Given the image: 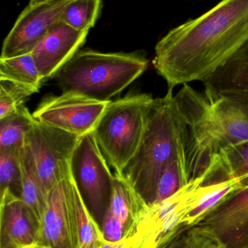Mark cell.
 Returning a JSON list of instances; mask_svg holds the SVG:
<instances>
[{"label": "cell", "instance_id": "13", "mask_svg": "<svg viewBox=\"0 0 248 248\" xmlns=\"http://www.w3.org/2000/svg\"><path fill=\"white\" fill-rule=\"evenodd\" d=\"M88 33L62 21L57 22L49 29L32 52L43 81L55 77L80 50Z\"/></svg>", "mask_w": 248, "mask_h": 248}, {"label": "cell", "instance_id": "2", "mask_svg": "<svg viewBox=\"0 0 248 248\" xmlns=\"http://www.w3.org/2000/svg\"><path fill=\"white\" fill-rule=\"evenodd\" d=\"M186 124L189 180L202 178L223 149L248 140V104L211 89L182 85L175 95Z\"/></svg>", "mask_w": 248, "mask_h": 248}, {"label": "cell", "instance_id": "7", "mask_svg": "<svg viewBox=\"0 0 248 248\" xmlns=\"http://www.w3.org/2000/svg\"><path fill=\"white\" fill-rule=\"evenodd\" d=\"M109 166L93 132L80 137L70 161L71 178L100 227L113 194Z\"/></svg>", "mask_w": 248, "mask_h": 248}, {"label": "cell", "instance_id": "12", "mask_svg": "<svg viewBox=\"0 0 248 248\" xmlns=\"http://www.w3.org/2000/svg\"><path fill=\"white\" fill-rule=\"evenodd\" d=\"M36 245L45 248H77L68 179L60 182L50 192Z\"/></svg>", "mask_w": 248, "mask_h": 248}, {"label": "cell", "instance_id": "22", "mask_svg": "<svg viewBox=\"0 0 248 248\" xmlns=\"http://www.w3.org/2000/svg\"><path fill=\"white\" fill-rule=\"evenodd\" d=\"M35 122L33 114L24 105L0 119V150L21 147Z\"/></svg>", "mask_w": 248, "mask_h": 248}, {"label": "cell", "instance_id": "25", "mask_svg": "<svg viewBox=\"0 0 248 248\" xmlns=\"http://www.w3.org/2000/svg\"><path fill=\"white\" fill-rule=\"evenodd\" d=\"M21 147L0 150V196L10 190L20 198L22 194V174L20 163Z\"/></svg>", "mask_w": 248, "mask_h": 248}, {"label": "cell", "instance_id": "28", "mask_svg": "<svg viewBox=\"0 0 248 248\" xmlns=\"http://www.w3.org/2000/svg\"><path fill=\"white\" fill-rule=\"evenodd\" d=\"M187 246L188 236L186 231L162 248H187Z\"/></svg>", "mask_w": 248, "mask_h": 248}, {"label": "cell", "instance_id": "9", "mask_svg": "<svg viewBox=\"0 0 248 248\" xmlns=\"http://www.w3.org/2000/svg\"><path fill=\"white\" fill-rule=\"evenodd\" d=\"M110 102L66 93L45 99L32 114L41 123L82 137L94 131Z\"/></svg>", "mask_w": 248, "mask_h": 248}, {"label": "cell", "instance_id": "5", "mask_svg": "<svg viewBox=\"0 0 248 248\" xmlns=\"http://www.w3.org/2000/svg\"><path fill=\"white\" fill-rule=\"evenodd\" d=\"M151 94L135 93L110 102L93 134L108 164L122 175L141 144Z\"/></svg>", "mask_w": 248, "mask_h": 248}, {"label": "cell", "instance_id": "18", "mask_svg": "<svg viewBox=\"0 0 248 248\" xmlns=\"http://www.w3.org/2000/svg\"><path fill=\"white\" fill-rule=\"evenodd\" d=\"M68 190L74 216L77 248H99L105 242L101 229L86 206L71 177L68 179Z\"/></svg>", "mask_w": 248, "mask_h": 248}, {"label": "cell", "instance_id": "10", "mask_svg": "<svg viewBox=\"0 0 248 248\" xmlns=\"http://www.w3.org/2000/svg\"><path fill=\"white\" fill-rule=\"evenodd\" d=\"M71 0H45L29 4L21 12L3 42L1 58L32 53L49 29L60 21Z\"/></svg>", "mask_w": 248, "mask_h": 248}, {"label": "cell", "instance_id": "26", "mask_svg": "<svg viewBox=\"0 0 248 248\" xmlns=\"http://www.w3.org/2000/svg\"><path fill=\"white\" fill-rule=\"evenodd\" d=\"M37 92L23 84L0 80V119L23 106L26 100Z\"/></svg>", "mask_w": 248, "mask_h": 248}, {"label": "cell", "instance_id": "29", "mask_svg": "<svg viewBox=\"0 0 248 248\" xmlns=\"http://www.w3.org/2000/svg\"><path fill=\"white\" fill-rule=\"evenodd\" d=\"M130 246H131V243H130V239H128V240L117 242V243L104 242L99 248H130Z\"/></svg>", "mask_w": 248, "mask_h": 248}, {"label": "cell", "instance_id": "15", "mask_svg": "<svg viewBox=\"0 0 248 248\" xmlns=\"http://www.w3.org/2000/svg\"><path fill=\"white\" fill-rule=\"evenodd\" d=\"M0 198V248L36 245L39 223L32 210L10 190Z\"/></svg>", "mask_w": 248, "mask_h": 248}, {"label": "cell", "instance_id": "4", "mask_svg": "<svg viewBox=\"0 0 248 248\" xmlns=\"http://www.w3.org/2000/svg\"><path fill=\"white\" fill-rule=\"evenodd\" d=\"M141 51L102 52L80 49L55 75L63 93H74L98 101L109 102L147 69Z\"/></svg>", "mask_w": 248, "mask_h": 248}, {"label": "cell", "instance_id": "3", "mask_svg": "<svg viewBox=\"0 0 248 248\" xmlns=\"http://www.w3.org/2000/svg\"><path fill=\"white\" fill-rule=\"evenodd\" d=\"M173 89L168 87L164 97L151 102L141 144L121 175L147 205L155 202L165 166L179 144L186 141V124Z\"/></svg>", "mask_w": 248, "mask_h": 248}, {"label": "cell", "instance_id": "11", "mask_svg": "<svg viewBox=\"0 0 248 248\" xmlns=\"http://www.w3.org/2000/svg\"><path fill=\"white\" fill-rule=\"evenodd\" d=\"M197 226L224 248H248V186L230 194Z\"/></svg>", "mask_w": 248, "mask_h": 248}, {"label": "cell", "instance_id": "31", "mask_svg": "<svg viewBox=\"0 0 248 248\" xmlns=\"http://www.w3.org/2000/svg\"><path fill=\"white\" fill-rule=\"evenodd\" d=\"M24 248H45L42 247V246H38V245H34V246H29V247H26Z\"/></svg>", "mask_w": 248, "mask_h": 248}, {"label": "cell", "instance_id": "23", "mask_svg": "<svg viewBox=\"0 0 248 248\" xmlns=\"http://www.w3.org/2000/svg\"><path fill=\"white\" fill-rule=\"evenodd\" d=\"M101 9L102 0H71L60 21L77 30L89 31L96 25Z\"/></svg>", "mask_w": 248, "mask_h": 248}, {"label": "cell", "instance_id": "1", "mask_svg": "<svg viewBox=\"0 0 248 248\" xmlns=\"http://www.w3.org/2000/svg\"><path fill=\"white\" fill-rule=\"evenodd\" d=\"M248 45V0H221L169 31L152 63L168 87L205 81Z\"/></svg>", "mask_w": 248, "mask_h": 248}, {"label": "cell", "instance_id": "30", "mask_svg": "<svg viewBox=\"0 0 248 248\" xmlns=\"http://www.w3.org/2000/svg\"><path fill=\"white\" fill-rule=\"evenodd\" d=\"M45 1V0H30L29 4H36V3L42 2V1Z\"/></svg>", "mask_w": 248, "mask_h": 248}, {"label": "cell", "instance_id": "14", "mask_svg": "<svg viewBox=\"0 0 248 248\" xmlns=\"http://www.w3.org/2000/svg\"><path fill=\"white\" fill-rule=\"evenodd\" d=\"M144 205L131 185L115 173L112 199L100 226L104 241L117 243L131 238Z\"/></svg>", "mask_w": 248, "mask_h": 248}, {"label": "cell", "instance_id": "24", "mask_svg": "<svg viewBox=\"0 0 248 248\" xmlns=\"http://www.w3.org/2000/svg\"><path fill=\"white\" fill-rule=\"evenodd\" d=\"M240 189H242V186L237 180L211 186L198 205L186 216L184 221L186 227L191 229L198 225L210 211L221 203L230 194Z\"/></svg>", "mask_w": 248, "mask_h": 248}, {"label": "cell", "instance_id": "20", "mask_svg": "<svg viewBox=\"0 0 248 248\" xmlns=\"http://www.w3.org/2000/svg\"><path fill=\"white\" fill-rule=\"evenodd\" d=\"M186 158V141L179 144L170 156L160 176L154 204L160 203L179 192L189 182Z\"/></svg>", "mask_w": 248, "mask_h": 248}, {"label": "cell", "instance_id": "16", "mask_svg": "<svg viewBox=\"0 0 248 248\" xmlns=\"http://www.w3.org/2000/svg\"><path fill=\"white\" fill-rule=\"evenodd\" d=\"M201 186H208L230 181L248 186V140L223 149L215 156L202 177Z\"/></svg>", "mask_w": 248, "mask_h": 248}, {"label": "cell", "instance_id": "6", "mask_svg": "<svg viewBox=\"0 0 248 248\" xmlns=\"http://www.w3.org/2000/svg\"><path fill=\"white\" fill-rule=\"evenodd\" d=\"M202 181V178L190 181L160 203H145L130 238V248H162L188 231L185 218L211 187L201 186Z\"/></svg>", "mask_w": 248, "mask_h": 248}, {"label": "cell", "instance_id": "19", "mask_svg": "<svg viewBox=\"0 0 248 248\" xmlns=\"http://www.w3.org/2000/svg\"><path fill=\"white\" fill-rule=\"evenodd\" d=\"M22 174L21 198L32 210L39 223L46 208L48 198L44 190L33 156L26 144L20 150Z\"/></svg>", "mask_w": 248, "mask_h": 248}, {"label": "cell", "instance_id": "27", "mask_svg": "<svg viewBox=\"0 0 248 248\" xmlns=\"http://www.w3.org/2000/svg\"><path fill=\"white\" fill-rule=\"evenodd\" d=\"M187 236V248H224L214 236L198 226L189 229Z\"/></svg>", "mask_w": 248, "mask_h": 248}, {"label": "cell", "instance_id": "17", "mask_svg": "<svg viewBox=\"0 0 248 248\" xmlns=\"http://www.w3.org/2000/svg\"><path fill=\"white\" fill-rule=\"evenodd\" d=\"M203 84L205 88L248 104V45Z\"/></svg>", "mask_w": 248, "mask_h": 248}, {"label": "cell", "instance_id": "21", "mask_svg": "<svg viewBox=\"0 0 248 248\" xmlns=\"http://www.w3.org/2000/svg\"><path fill=\"white\" fill-rule=\"evenodd\" d=\"M0 80L23 84L37 91L44 82L32 53L0 58Z\"/></svg>", "mask_w": 248, "mask_h": 248}, {"label": "cell", "instance_id": "8", "mask_svg": "<svg viewBox=\"0 0 248 248\" xmlns=\"http://www.w3.org/2000/svg\"><path fill=\"white\" fill-rule=\"evenodd\" d=\"M80 137L36 120L24 144L33 156L47 197L61 181L71 177L70 161Z\"/></svg>", "mask_w": 248, "mask_h": 248}]
</instances>
